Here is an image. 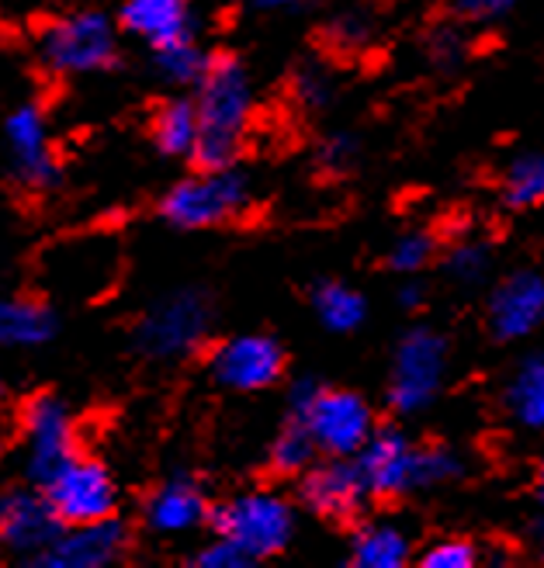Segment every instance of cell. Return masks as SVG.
Listing matches in <instances>:
<instances>
[{
	"label": "cell",
	"mask_w": 544,
	"mask_h": 568,
	"mask_svg": "<svg viewBox=\"0 0 544 568\" xmlns=\"http://www.w3.org/2000/svg\"><path fill=\"white\" fill-rule=\"evenodd\" d=\"M209 517V499L191 478H170L150 496L147 520L160 534H184Z\"/></svg>",
	"instance_id": "cell-17"
},
{
	"label": "cell",
	"mask_w": 544,
	"mask_h": 568,
	"mask_svg": "<svg viewBox=\"0 0 544 568\" xmlns=\"http://www.w3.org/2000/svg\"><path fill=\"white\" fill-rule=\"evenodd\" d=\"M333 36H336L340 42L357 45V42H364V39H367V24H364L357 14H347V18H340V21L333 24Z\"/></svg>",
	"instance_id": "cell-36"
},
{
	"label": "cell",
	"mask_w": 544,
	"mask_h": 568,
	"mask_svg": "<svg viewBox=\"0 0 544 568\" xmlns=\"http://www.w3.org/2000/svg\"><path fill=\"white\" fill-rule=\"evenodd\" d=\"M534 493H537V503L544 506V462L537 468V478H534Z\"/></svg>",
	"instance_id": "cell-39"
},
{
	"label": "cell",
	"mask_w": 544,
	"mask_h": 568,
	"mask_svg": "<svg viewBox=\"0 0 544 568\" xmlns=\"http://www.w3.org/2000/svg\"><path fill=\"white\" fill-rule=\"evenodd\" d=\"M0 395H4V385H0Z\"/></svg>",
	"instance_id": "cell-42"
},
{
	"label": "cell",
	"mask_w": 544,
	"mask_h": 568,
	"mask_svg": "<svg viewBox=\"0 0 544 568\" xmlns=\"http://www.w3.org/2000/svg\"><path fill=\"white\" fill-rule=\"evenodd\" d=\"M485 320H490V333L500 344H517V339L534 336L544 326V274L537 271L506 274L490 295Z\"/></svg>",
	"instance_id": "cell-9"
},
{
	"label": "cell",
	"mask_w": 544,
	"mask_h": 568,
	"mask_svg": "<svg viewBox=\"0 0 544 568\" xmlns=\"http://www.w3.org/2000/svg\"><path fill=\"white\" fill-rule=\"evenodd\" d=\"M465 475V458L444 444H416L413 454V493L441 489Z\"/></svg>",
	"instance_id": "cell-24"
},
{
	"label": "cell",
	"mask_w": 544,
	"mask_h": 568,
	"mask_svg": "<svg viewBox=\"0 0 544 568\" xmlns=\"http://www.w3.org/2000/svg\"><path fill=\"white\" fill-rule=\"evenodd\" d=\"M256 4H264V8H292V4H302V0H256Z\"/></svg>",
	"instance_id": "cell-40"
},
{
	"label": "cell",
	"mask_w": 544,
	"mask_h": 568,
	"mask_svg": "<svg viewBox=\"0 0 544 568\" xmlns=\"http://www.w3.org/2000/svg\"><path fill=\"white\" fill-rule=\"evenodd\" d=\"M256 558H250L236 541H229V537H215L212 545H205L202 551L194 555V565L198 568H250Z\"/></svg>",
	"instance_id": "cell-31"
},
{
	"label": "cell",
	"mask_w": 544,
	"mask_h": 568,
	"mask_svg": "<svg viewBox=\"0 0 544 568\" xmlns=\"http://www.w3.org/2000/svg\"><path fill=\"white\" fill-rule=\"evenodd\" d=\"M312 308H316V316L326 329L333 333H351L364 323L367 316V302L361 292L347 288V284L340 281H326L320 284L316 292H312Z\"/></svg>",
	"instance_id": "cell-22"
},
{
	"label": "cell",
	"mask_w": 544,
	"mask_h": 568,
	"mask_svg": "<svg viewBox=\"0 0 544 568\" xmlns=\"http://www.w3.org/2000/svg\"><path fill=\"white\" fill-rule=\"evenodd\" d=\"M503 409L524 430L544 434V354H527L503 385Z\"/></svg>",
	"instance_id": "cell-19"
},
{
	"label": "cell",
	"mask_w": 544,
	"mask_h": 568,
	"mask_svg": "<svg viewBox=\"0 0 544 568\" xmlns=\"http://www.w3.org/2000/svg\"><path fill=\"white\" fill-rule=\"evenodd\" d=\"M316 444H312L309 430L302 423H292L289 430H281L271 447V468L278 475H302L312 462H316Z\"/></svg>",
	"instance_id": "cell-28"
},
{
	"label": "cell",
	"mask_w": 544,
	"mask_h": 568,
	"mask_svg": "<svg viewBox=\"0 0 544 568\" xmlns=\"http://www.w3.org/2000/svg\"><path fill=\"white\" fill-rule=\"evenodd\" d=\"M198 94V146L194 156L202 166H229L243 150V139L253 119V88L236 60H212Z\"/></svg>",
	"instance_id": "cell-1"
},
{
	"label": "cell",
	"mask_w": 544,
	"mask_h": 568,
	"mask_svg": "<svg viewBox=\"0 0 544 568\" xmlns=\"http://www.w3.org/2000/svg\"><path fill=\"white\" fill-rule=\"evenodd\" d=\"M302 475V503L326 520H354L364 499H371L354 458H330L323 465H309Z\"/></svg>",
	"instance_id": "cell-13"
},
{
	"label": "cell",
	"mask_w": 544,
	"mask_h": 568,
	"mask_svg": "<svg viewBox=\"0 0 544 568\" xmlns=\"http://www.w3.org/2000/svg\"><path fill=\"white\" fill-rule=\"evenodd\" d=\"M423 568H472L478 565V548L465 537H441L420 555Z\"/></svg>",
	"instance_id": "cell-30"
},
{
	"label": "cell",
	"mask_w": 544,
	"mask_h": 568,
	"mask_svg": "<svg viewBox=\"0 0 544 568\" xmlns=\"http://www.w3.org/2000/svg\"><path fill=\"white\" fill-rule=\"evenodd\" d=\"M24 447H28V471L46 481L56 468H63L73 458L77 434L73 419L63 403L52 395H39L24 409Z\"/></svg>",
	"instance_id": "cell-12"
},
{
	"label": "cell",
	"mask_w": 544,
	"mask_h": 568,
	"mask_svg": "<svg viewBox=\"0 0 544 568\" xmlns=\"http://www.w3.org/2000/svg\"><path fill=\"white\" fill-rule=\"evenodd\" d=\"M503 202L517 212L544 205V153H521L503 170Z\"/></svg>",
	"instance_id": "cell-23"
},
{
	"label": "cell",
	"mask_w": 544,
	"mask_h": 568,
	"mask_svg": "<svg viewBox=\"0 0 544 568\" xmlns=\"http://www.w3.org/2000/svg\"><path fill=\"white\" fill-rule=\"evenodd\" d=\"M122 21L129 32L153 45L194 39V14L188 0H125Z\"/></svg>",
	"instance_id": "cell-16"
},
{
	"label": "cell",
	"mask_w": 544,
	"mask_h": 568,
	"mask_svg": "<svg viewBox=\"0 0 544 568\" xmlns=\"http://www.w3.org/2000/svg\"><path fill=\"white\" fill-rule=\"evenodd\" d=\"M157 67L167 80H174V83H202L212 60L198 49L194 39H178V42L157 45Z\"/></svg>",
	"instance_id": "cell-27"
},
{
	"label": "cell",
	"mask_w": 544,
	"mask_h": 568,
	"mask_svg": "<svg viewBox=\"0 0 544 568\" xmlns=\"http://www.w3.org/2000/svg\"><path fill=\"white\" fill-rule=\"evenodd\" d=\"M246 181L229 166H205V174L181 181L163 197V215L181 230H209L246 209Z\"/></svg>",
	"instance_id": "cell-5"
},
{
	"label": "cell",
	"mask_w": 544,
	"mask_h": 568,
	"mask_svg": "<svg viewBox=\"0 0 544 568\" xmlns=\"http://www.w3.org/2000/svg\"><path fill=\"white\" fill-rule=\"evenodd\" d=\"M52 316L39 302L0 298V347H36L52 336Z\"/></svg>",
	"instance_id": "cell-21"
},
{
	"label": "cell",
	"mask_w": 544,
	"mask_h": 568,
	"mask_svg": "<svg viewBox=\"0 0 544 568\" xmlns=\"http://www.w3.org/2000/svg\"><path fill=\"white\" fill-rule=\"evenodd\" d=\"M413 558V545L399 524H361L351 541V565L357 568H403Z\"/></svg>",
	"instance_id": "cell-20"
},
{
	"label": "cell",
	"mask_w": 544,
	"mask_h": 568,
	"mask_svg": "<svg viewBox=\"0 0 544 568\" xmlns=\"http://www.w3.org/2000/svg\"><path fill=\"white\" fill-rule=\"evenodd\" d=\"M295 423H302L312 444L326 458H354L375 434V413L354 392L323 388L320 382H295L289 392Z\"/></svg>",
	"instance_id": "cell-2"
},
{
	"label": "cell",
	"mask_w": 544,
	"mask_h": 568,
	"mask_svg": "<svg viewBox=\"0 0 544 568\" xmlns=\"http://www.w3.org/2000/svg\"><path fill=\"white\" fill-rule=\"evenodd\" d=\"M399 305H403V308H420L423 305V284L420 281H406L403 292H399Z\"/></svg>",
	"instance_id": "cell-37"
},
{
	"label": "cell",
	"mask_w": 544,
	"mask_h": 568,
	"mask_svg": "<svg viewBox=\"0 0 544 568\" xmlns=\"http://www.w3.org/2000/svg\"><path fill=\"white\" fill-rule=\"evenodd\" d=\"M413 454H416V444L403 434V430H385L371 434L364 440V447L354 454V465L364 478V489L367 496L375 499H399L413 493Z\"/></svg>",
	"instance_id": "cell-10"
},
{
	"label": "cell",
	"mask_w": 544,
	"mask_h": 568,
	"mask_svg": "<svg viewBox=\"0 0 544 568\" xmlns=\"http://www.w3.org/2000/svg\"><path fill=\"white\" fill-rule=\"evenodd\" d=\"M444 271L465 284V288H475L485 277L493 274V246L478 240V236H465L447 246V257H444Z\"/></svg>",
	"instance_id": "cell-26"
},
{
	"label": "cell",
	"mask_w": 544,
	"mask_h": 568,
	"mask_svg": "<svg viewBox=\"0 0 544 568\" xmlns=\"http://www.w3.org/2000/svg\"><path fill=\"white\" fill-rule=\"evenodd\" d=\"M281 372H284V351L271 336L261 333L225 339L212 354V378L236 392H261L274 385Z\"/></svg>",
	"instance_id": "cell-11"
},
{
	"label": "cell",
	"mask_w": 544,
	"mask_h": 568,
	"mask_svg": "<svg viewBox=\"0 0 544 568\" xmlns=\"http://www.w3.org/2000/svg\"><path fill=\"white\" fill-rule=\"evenodd\" d=\"M0 450H4V430H0Z\"/></svg>",
	"instance_id": "cell-41"
},
{
	"label": "cell",
	"mask_w": 544,
	"mask_h": 568,
	"mask_svg": "<svg viewBox=\"0 0 544 568\" xmlns=\"http://www.w3.org/2000/svg\"><path fill=\"white\" fill-rule=\"evenodd\" d=\"M42 60L56 73H94L114 60V28L98 11L52 21L42 32Z\"/></svg>",
	"instance_id": "cell-6"
},
{
	"label": "cell",
	"mask_w": 544,
	"mask_h": 568,
	"mask_svg": "<svg viewBox=\"0 0 544 568\" xmlns=\"http://www.w3.org/2000/svg\"><path fill=\"white\" fill-rule=\"evenodd\" d=\"M125 551V527L104 517L91 524H73V530H60V537L39 555V565L49 568H104L119 561Z\"/></svg>",
	"instance_id": "cell-14"
},
{
	"label": "cell",
	"mask_w": 544,
	"mask_h": 568,
	"mask_svg": "<svg viewBox=\"0 0 544 568\" xmlns=\"http://www.w3.org/2000/svg\"><path fill=\"white\" fill-rule=\"evenodd\" d=\"M320 156H323V163H326L330 170H343V166H351V163H354V156H357V142H354L351 135H330V139L323 142Z\"/></svg>",
	"instance_id": "cell-35"
},
{
	"label": "cell",
	"mask_w": 544,
	"mask_h": 568,
	"mask_svg": "<svg viewBox=\"0 0 544 568\" xmlns=\"http://www.w3.org/2000/svg\"><path fill=\"white\" fill-rule=\"evenodd\" d=\"M465 36L457 32V28H437V32L431 36V60L444 70H454L457 63L465 60Z\"/></svg>",
	"instance_id": "cell-32"
},
{
	"label": "cell",
	"mask_w": 544,
	"mask_h": 568,
	"mask_svg": "<svg viewBox=\"0 0 544 568\" xmlns=\"http://www.w3.org/2000/svg\"><path fill=\"white\" fill-rule=\"evenodd\" d=\"M330 80L323 77V73H316V70H305V73H299V80H295V98L305 104V108H323L326 101H330Z\"/></svg>",
	"instance_id": "cell-34"
},
{
	"label": "cell",
	"mask_w": 544,
	"mask_h": 568,
	"mask_svg": "<svg viewBox=\"0 0 544 568\" xmlns=\"http://www.w3.org/2000/svg\"><path fill=\"white\" fill-rule=\"evenodd\" d=\"M63 520L52 514L46 493L11 489L0 496V541L24 555H42L56 537Z\"/></svg>",
	"instance_id": "cell-15"
},
{
	"label": "cell",
	"mask_w": 544,
	"mask_h": 568,
	"mask_svg": "<svg viewBox=\"0 0 544 568\" xmlns=\"http://www.w3.org/2000/svg\"><path fill=\"white\" fill-rule=\"evenodd\" d=\"M157 142L170 156L194 153L198 146V108L191 101H170L157 115Z\"/></svg>",
	"instance_id": "cell-25"
},
{
	"label": "cell",
	"mask_w": 544,
	"mask_h": 568,
	"mask_svg": "<svg viewBox=\"0 0 544 568\" xmlns=\"http://www.w3.org/2000/svg\"><path fill=\"white\" fill-rule=\"evenodd\" d=\"M527 534H531V548H534V555H541V558H544V517H541V520H534V527H531Z\"/></svg>",
	"instance_id": "cell-38"
},
{
	"label": "cell",
	"mask_w": 544,
	"mask_h": 568,
	"mask_svg": "<svg viewBox=\"0 0 544 568\" xmlns=\"http://www.w3.org/2000/svg\"><path fill=\"white\" fill-rule=\"evenodd\" d=\"M8 139L18 160V170L28 184L46 187L56 181V160L49 153V135H46V122L36 108H18L8 119Z\"/></svg>",
	"instance_id": "cell-18"
},
{
	"label": "cell",
	"mask_w": 544,
	"mask_h": 568,
	"mask_svg": "<svg viewBox=\"0 0 544 568\" xmlns=\"http://www.w3.org/2000/svg\"><path fill=\"white\" fill-rule=\"evenodd\" d=\"M215 530L236 541L250 558H271L289 548L295 534L292 506L274 493H246L215 509Z\"/></svg>",
	"instance_id": "cell-4"
},
{
	"label": "cell",
	"mask_w": 544,
	"mask_h": 568,
	"mask_svg": "<svg viewBox=\"0 0 544 568\" xmlns=\"http://www.w3.org/2000/svg\"><path fill=\"white\" fill-rule=\"evenodd\" d=\"M521 0H454V14L472 24H490L506 18Z\"/></svg>",
	"instance_id": "cell-33"
},
{
	"label": "cell",
	"mask_w": 544,
	"mask_h": 568,
	"mask_svg": "<svg viewBox=\"0 0 544 568\" xmlns=\"http://www.w3.org/2000/svg\"><path fill=\"white\" fill-rule=\"evenodd\" d=\"M451 344L431 326H416L399 339L389 378V403L395 413L413 416L431 406L447 382Z\"/></svg>",
	"instance_id": "cell-3"
},
{
	"label": "cell",
	"mask_w": 544,
	"mask_h": 568,
	"mask_svg": "<svg viewBox=\"0 0 544 568\" xmlns=\"http://www.w3.org/2000/svg\"><path fill=\"white\" fill-rule=\"evenodd\" d=\"M212 312L198 292H178L157 302L139 323V347L150 357H188L209 336Z\"/></svg>",
	"instance_id": "cell-8"
},
{
	"label": "cell",
	"mask_w": 544,
	"mask_h": 568,
	"mask_svg": "<svg viewBox=\"0 0 544 568\" xmlns=\"http://www.w3.org/2000/svg\"><path fill=\"white\" fill-rule=\"evenodd\" d=\"M42 486L52 514L70 527L111 517L114 503H119V489H114L108 468L91 458H77V454L63 468H56Z\"/></svg>",
	"instance_id": "cell-7"
},
{
	"label": "cell",
	"mask_w": 544,
	"mask_h": 568,
	"mask_svg": "<svg viewBox=\"0 0 544 568\" xmlns=\"http://www.w3.org/2000/svg\"><path fill=\"white\" fill-rule=\"evenodd\" d=\"M437 253V240L431 233H406L399 236L389 250V267L395 274H406V277H416L426 264L434 261Z\"/></svg>",
	"instance_id": "cell-29"
}]
</instances>
